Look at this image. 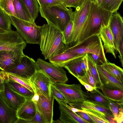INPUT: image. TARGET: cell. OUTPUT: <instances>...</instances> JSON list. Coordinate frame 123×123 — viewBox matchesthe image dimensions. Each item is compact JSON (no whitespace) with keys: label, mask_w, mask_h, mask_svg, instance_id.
<instances>
[{"label":"cell","mask_w":123,"mask_h":123,"mask_svg":"<svg viewBox=\"0 0 123 123\" xmlns=\"http://www.w3.org/2000/svg\"><path fill=\"white\" fill-rule=\"evenodd\" d=\"M37 69L44 71L55 82L66 83L68 80L64 69L42 59L38 58L36 61Z\"/></svg>","instance_id":"7c38bea8"},{"label":"cell","mask_w":123,"mask_h":123,"mask_svg":"<svg viewBox=\"0 0 123 123\" xmlns=\"http://www.w3.org/2000/svg\"><path fill=\"white\" fill-rule=\"evenodd\" d=\"M51 94L56 100L67 103L63 95L52 84L51 86Z\"/></svg>","instance_id":"f35d334b"},{"label":"cell","mask_w":123,"mask_h":123,"mask_svg":"<svg viewBox=\"0 0 123 123\" xmlns=\"http://www.w3.org/2000/svg\"><path fill=\"white\" fill-rule=\"evenodd\" d=\"M5 31L3 29H2L0 28V32H4L5 31Z\"/></svg>","instance_id":"f5cc1de1"},{"label":"cell","mask_w":123,"mask_h":123,"mask_svg":"<svg viewBox=\"0 0 123 123\" xmlns=\"http://www.w3.org/2000/svg\"><path fill=\"white\" fill-rule=\"evenodd\" d=\"M119 50V55L118 56L122 63V66H123V40L122 41L121 43L120 47Z\"/></svg>","instance_id":"c3c4849f"},{"label":"cell","mask_w":123,"mask_h":123,"mask_svg":"<svg viewBox=\"0 0 123 123\" xmlns=\"http://www.w3.org/2000/svg\"><path fill=\"white\" fill-rule=\"evenodd\" d=\"M64 51L79 55L95 54L99 56L103 64L108 62L99 35H92L75 45L65 48Z\"/></svg>","instance_id":"277c9868"},{"label":"cell","mask_w":123,"mask_h":123,"mask_svg":"<svg viewBox=\"0 0 123 123\" xmlns=\"http://www.w3.org/2000/svg\"><path fill=\"white\" fill-rule=\"evenodd\" d=\"M108 25L114 39L116 50L120 54V47L123 40V17L117 12L112 13Z\"/></svg>","instance_id":"4fadbf2b"},{"label":"cell","mask_w":123,"mask_h":123,"mask_svg":"<svg viewBox=\"0 0 123 123\" xmlns=\"http://www.w3.org/2000/svg\"><path fill=\"white\" fill-rule=\"evenodd\" d=\"M101 66L111 75L123 83V70L122 68L114 63L108 62Z\"/></svg>","instance_id":"484cf974"},{"label":"cell","mask_w":123,"mask_h":123,"mask_svg":"<svg viewBox=\"0 0 123 123\" xmlns=\"http://www.w3.org/2000/svg\"><path fill=\"white\" fill-rule=\"evenodd\" d=\"M91 0H82L79 5L72 11L71 20L73 22L72 31L67 44L69 47L76 44L82 32L86 19Z\"/></svg>","instance_id":"5b68a950"},{"label":"cell","mask_w":123,"mask_h":123,"mask_svg":"<svg viewBox=\"0 0 123 123\" xmlns=\"http://www.w3.org/2000/svg\"><path fill=\"white\" fill-rule=\"evenodd\" d=\"M6 77V72L2 71H0V92L4 90L5 81Z\"/></svg>","instance_id":"7bdbcfd3"},{"label":"cell","mask_w":123,"mask_h":123,"mask_svg":"<svg viewBox=\"0 0 123 123\" xmlns=\"http://www.w3.org/2000/svg\"><path fill=\"white\" fill-rule=\"evenodd\" d=\"M37 111L35 102L32 99H26L25 101L17 111V118L30 121L35 117Z\"/></svg>","instance_id":"ac0fdd59"},{"label":"cell","mask_w":123,"mask_h":123,"mask_svg":"<svg viewBox=\"0 0 123 123\" xmlns=\"http://www.w3.org/2000/svg\"><path fill=\"white\" fill-rule=\"evenodd\" d=\"M99 78L102 86L110 89L123 90V83L110 74L101 66L96 64Z\"/></svg>","instance_id":"2e32d148"},{"label":"cell","mask_w":123,"mask_h":123,"mask_svg":"<svg viewBox=\"0 0 123 123\" xmlns=\"http://www.w3.org/2000/svg\"><path fill=\"white\" fill-rule=\"evenodd\" d=\"M35 21L38 16L39 6L37 0H21Z\"/></svg>","instance_id":"f546056e"},{"label":"cell","mask_w":123,"mask_h":123,"mask_svg":"<svg viewBox=\"0 0 123 123\" xmlns=\"http://www.w3.org/2000/svg\"><path fill=\"white\" fill-rule=\"evenodd\" d=\"M52 84L63 95L67 103L83 102L86 101L80 84L69 85L55 82Z\"/></svg>","instance_id":"30bf717a"},{"label":"cell","mask_w":123,"mask_h":123,"mask_svg":"<svg viewBox=\"0 0 123 123\" xmlns=\"http://www.w3.org/2000/svg\"><path fill=\"white\" fill-rule=\"evenodd\" d=\"M40 49L45 60L49 59L64 51L65 44L62 32L48 23L41 26Z\"/></svg>","instance_id":"7a4b0ae2"},{"label":"cell","mask_w":123,"mask_h":123,"mask_svg":"<svg viewBox=\"0 0 123 123\" xmlns=\"http://www.w3.org/2000/svg\"><path fill=\"white\" fill-rule=\"evenodd\" d=\"M112 13L98 6L97 0H91L87 16L77 44L92 35H99L101 30L108 25Z\"/></svg>","instance_id":"6da1fadb"},{"label":"cell","mask_w":123,"mask_h":123,"mask_svg":"<svg viewBox=\"0 0 123 123\" xmlns=\"http://www.w3.org/2000/svg\"><path fill=\"white\" fill-rule=\"evenodd\" d=\"M35 93L32 99L35 102L37 110L46 123H52L53 120V103L55 99L54 96L51 94L50 99H48L40 92L35 89Z\"/></svg>","instance_id":"ba28073f"},{"label":"cell","mask_w":123,"mask_h":123,"mask_svg":"<svg viewBox=\"0 0 123 123\" xmlns=\"http://www.w3.org/2000/svg\"><path fill=\"white\" fill-rule=\"evenodd\" d=\"M15 123H46L42 117L37 109L36 114L31 120L28 121L17 118Z\"/></svg>","instance_id":"8d00e7d4"},{"label":"cell","mask_w":123,"mask_h":123,"mask_svg":"<svg viewBox=\"0 0 123 123\" xmlns=\"http://www.w3.org/2000/svg\"><path fill=\"white\" fill-rule=\"evenodd\" d=\"M60 112V120L62 123H87L68 107L67 103L56 100Z\"/></svg>","instance_id":"e0dca14e"},{"label":"cell","mask_w":123,"mask_h":123,"mask_svg":"<svg viewBox=\"0 0 123 123\" xmlns=\"http://www.w3.org/2000/svg\"><path fill=\"white\" fill-rule=\"evenodd\" d=\"M72 9H68L63 4L49 6H40L41 16L48 23L58 29L62 32L71 20Z\"/></svg>","instance_id":"3957f363"},{"label":"cell","mask_w":123,"mask_h":123,"mask_svg":"<svg viewBox=\"0 0 123 123\" xmlns=\"http://www.w3.org/2000/svg\"><path fill=\"white\" fill-rule=\"evenodd\" d=\"M97 0L98 6H100L102 0Z\"/></svg>","instance_id":"816d5d0a"},{"label":"cell","mask_w":123,"mask_h":123,"mask_svg":"<svg viewBox=\"0 0 123 123\" xmlns=\"http://www.w3.org/2000/svg\"><path fill=\"white\" fill-rule=\"evenodd\" d=\"M123 0H102L100 6L112 13L117 12Z\"/></svg>","instance_id":"1f68e13d"},{"label":"cell","mask_w":123,"mask_h":123,"mask_svg":"<svg viewBox=\"0 0 123 123\" xmlns=\"http://www.w3.org/2000/svg\"><path fill=\"white\" fill-rule=\"evenodd\" d=\"M104 96L113 101L123 103V90L117 89L111 90L102 86L101 89Z\"/></svg>","instance_id":"83f0119b"},{"label":"cell","mask_w":123,"mask_h":123,"mask_svg":"<svg viewBox=\"0 0 123 123\" xmlns=\"http://www.w3.org/2000/svg\"><path fill=\"white\" fill-rule=\"evenodd\" d=\"M80 55L64 51L50 58L49 60L50 63L62 68L64 67L65 64L69 60Z\"/></svg>","instance_id":"d4e9b609"},{"label":"cell","mask_w":123,"mask_h":123,"mask_svg":"<svg viewBox=\"0 0 123 123\" xmlns=\"http://www.w3.org/2000/svg\"><path fill=\"white\" fill-rule=\"evenodd\" d=\"M87 114L94 120L95 123H109L104 117L95 114Z\"/></svg>","instance_id":"b9f144b4"},{"label":"cell","mask_w":123,"mask_h":123,"mask_svg":"<svg viewBox=\"0 0 123 123\" xmlns=\"http://www.w3.org/2000/svg\"><path fill=\"white\" fill-rule=\"evenodd\" d=\"M0 7L9 15L17 17L12 0H0Z\"/></svg>","instance_id":"e575fe53"},{"label":"cell","mask_w":123,"mask_h":123,"mask_svg":"<svg viewBox=\"0 0 123 123\" xmlns=\"http://www.w3.org/2000/svg\"><path fill=\"white\" fill-rule=\"evenodd\" d=\"M81 108L92 109L102 112L105 114L113 116L110 108L104 105L87 101L81 103L80 109Z\"/></svg>","instance_id":"f1b7e54d"},{"label":"cell","mask_w":123,"mask_h":123,"mask_svg":"<svg viewBox=\"0 0 123 123\" xmlns=\"http://www.w3.org/2000/svg\"><path fill=\"white\" fill-rule=\"evenodd\" d=\"M62 2L64 0H60Z\"/></svg>","instance_id":"db71d44e"},{"label":"cell","mask_w":123,"mask_h":123,"mask_svg":"<svg viewBox=\"0 0 123 123\" xmlns=\"http://www.w3.org/2000/svg\"><path fill=\"white\" fill-rule=\"evenodd\" d=\"M80 83L85 87L86 89L88 91L91 92L93 90L96 89V87H93L84 82L79 78H76Z\"/></svg>","instance_id":"bcb514c9"},{"label":"cell","mask_w":123,"mask_h":123,"mask_svg":"<svg viewBox=\"0 0 123 123\" xmlns=\"http://www.w3.org/2000/svg\"><path fill=\"white\" fill-rule=\"evenodd\" d=\"M105 118L109 123H116L114 120V117L113 116L111 115L105 114L104 116Z\"/></svg>","instance_id":"681fc988"},{"label":"cell","mask_w":123,"mask_h":123,"mask_svg":"<svg viewBox=\"0 0 123 123\" xmlns=\"http://www.w3.org/2000/svg\"><path fill=\"white\" fill-rule=\"evenodd\" d=\"M9 15L0 7V28L5 31L12 30Z\"/></svg>","instance_id":"836d02e7"},{"label":"cell","mask_w":123,"mask_h":123,"mask_svg":"<svg viewBox=\"0 0 123 123\" xmlns=\"http://www.w3.org/2000/svg\"><path fill=\"white\" fill-rule=\"evenodd\" d=\"M123 103L113 101L109 100L108 105L115 117L119 118L123 116Z\"/></svg>","instance_id":"d6a6232c"},{"label":"cell","mask_w":123,"mask_h":123,"mask_svg":"<svg viewBox=\"0 0 123 123\" xmlns=\"http://www.w3.org/2000/svg\"><path fill=\"white\" fill-rule=\"evenodd\" d=\"M26 43L17 31L12 30L0 32V51H14L22 56Z\"/></svg>","instance_id":"52a82bcc"},{"label":"cell","mask_w":123,"mask_h":123,"mask_svg":"<svg viewBox=\"0 0 123 123\" xmlns=\"http://www.w3.org/2000/svg\"><path fill=\"white\" fill-rule=\"evenodd\" d=\"M86 54L88 69L94 80L96 86L98 89H101L102 86L97 70L96 63L90 54Z\"/></svg>","instance_id":"4316f807"},{"label":"cell","mask_w":123,"mask_h":123,"mask_svg":"<svg viewBox=\"0 0 123 123\" xmlns=\"http://www.w3.org/2000/svg\"><path fill=\"white\" fill-rule=\"evenodd\" d=\"M73 24V22L71 20L64 30L62 32L63 42L65 45H67V44L68 39L72 31Z\"/></svg>","instance_id":"d590c367"},{"label":"cell","mask_w":123,"mask_h":123,"mask_svg":"<svg viewBox=\"0 0 123 123\" xmlns=\"http://www.w3.org/2000/svg\"><path fill=\"white\" fill-rule=\"evenodd\" d=\"M37 69L36 62L32 58L25 55L22 56L18 64L5 72L30 79Z\"/></svg>","instance_id":"8fae6325"},{"label":"cell","mask_w":123,"mask_h":123,"mask_svg":"<svg viewBox=\"0 0 123 123\" xmlns=\"http://www.w3.org/2000/svg\"><path fill=\"white\" fill-rule=\"evenodd\" d=\"M85 55H80L69 60L65 64L64 67L75 77L83 75L85 73L81 64L82 58Z\"/></svg>","instance_id":"44dd1931"},{"label":"cell","mask_w":123,"mask_h":123,"mask_svg":"<svg viewBox=\"0 0 123 123\" xmlns=\"http://www.w3.org/2000/svg\"><path fill=\"white\" fill-rule=\"evenodd\" d=\"M75 77L79 78L84 82L92 86L96 87L94 80L89 69L83 75Z\"/></svg>","instance_id":"74e56055"},{"label":"cell","mask_w":123,"mask_h":123,"mask_svg":"<svg viewBox=\"0 0 123 123\" xmlns=\"http://www.w3.org/2000/svg\"><path fill=\"white\" fill-rule=\"evenodd\" d=\"M76 113L80 117L89 123H95L94 120L87 113L82 112H76Z\"/></svg>","instance_id":"ee69618b"},{"label":"cell","mask_w":123,"mask_h":123,"mask_svg":"<svg viewBox=\"0 0 123 123\" xmlns=\"http://www.w3.org/2000/svg\"><path fill=\"white\" fill-rule=\"evenodd\" d=\"M40 6H49L63 3L60 0H37Z\"/></svg>","instance_id":"ab89813d"},{"label":"cell","mask_w":123,"mask_h":123,"mask_svg":"<svg viewBox=\"0 0 123 123\" xmlns=\"http://www.w3.org/2000/svg\"><path fill=\"white\" fill-rule=\"evenodd\" d=\"M9 16L12 24L26 43L39 45L41 26L37 25L35 22L26 21L13 16Z\"/></svg>","instance_id":"8992f818"},{"label":"cell","mask_w":123,"mask_h":123,"mask_svg":"<svg viewBox=\"0 0 123 123\" xmlns=\"http://www.w3.org/2000/svg\"><path fill=\"white\" fill-rule=\"evenodd\" d=\"M17 111L6 103L0 95V123H15Z\"/></svg>","instance_id":"ffe728a7"},{"label":"cell","mask_w":123,"mask_h":123,"mask_svg":"<svg viewBox=\"0 0 123 123\" xmlns=\"http://www.w3.org/2000/svg\"><path fill=\"white\" fill-rule=\"evenodd\" d=\"M82 92L86 101L108 107L109 99L98 89H94L90 92H86L82 90Z\"/></svg>","instance_id":"7402d4cb"},{"label":"cell","mask_w":123,"mask_h":123,"mask_svg":"<svg viewBox=\"0 0 123 123\" xmlns=\"http://www.w3.org/2000/svg\"><path fill=\"white\" fill-rule=\"evenodd\" d=\"M23 56L13 51H0V69L6 72L16 66Z\"/></svg>","instance_id":"9a60e30c"},{"label":"cell","mask_w":123,"mask_h":123,"mask_svg":"<svg viewBox=\"0 0 123 123\" xmlns=\"http://www.w3.org/2000/svg\"><path fill=\"white\" fill-rule=\"evenodd\" d=\"M6 78L7 79L16 82L35 93V89L31 83L30 79L24 78L13 74L6 72Z\"/></svg>","instance_id":"4dcf8cb0"},{"label":"cell","mask_w":123,"mask_h":123,"mask_svg":"<svg viewBox=\"0 0 123 123\" xmlns=\"http://www.w3.org/2000/svg\"><path fill=\"white\" fill-rule=\"evenodd\" d=\"M82 0H64L62 3L67 7L75 8L80 4Z\"/></svg>","instance_id":"60d3db41"},{"label":"cell","mask_w":123,"mask_h":123,"mask_svg":"<svg viewBox=\"0 0 123 123\" xmlns=\"http://www.w3.org/2000/svg\"><path fill=\"white\" fill-rule=\"evenodd\" d=\"M30 79L35 89L38 90L48 99H50L51 86L56 82L41 69L36 70Z\"/></svg>","instance_id":"9c48e42d"},{"label":"cell","mask_w":123,"mask_h":123,"mask_svg":"<svg viewBox=\"0 0 123 123\" xmlns=\"http://www.w3.org/2000/svg\"><path fill=\"white\" fill-rule=\"evenodd\" d=\"M17 17L20 19L35 23L21 0H12Z\"/></svg>","instance_id":"cb8c5ba5"},{"label":"cell","mask_w":123,"mask_h":123,"mask_svg":"<svg viewBox=\"0 0 123 123\" xmlns=\"http://www.w3.org/2000/svg\"><path fill=\"white\" fill-rule=\"evenodd\" d=\"M0 95L10 107L17 111L25 101V98L11 89L5 81L4 90Z\"/></svg>","instance_id":"5bb4252c"},{"label":"cell","mask_w":123,"mask_h":123,"mask_svg":"<svg viewBox=\"0 0 123 123\" xmlns=\"http://www.w3.org/2000/svg\"><path fill=\"white\" fill-rule=\"evenodd\" d=\"M81 65L82 69L85 73L88 69L87 57L86 54L82 58Z\"/></svg>","instance_id":"f6af8a7d"},{"label":"cell","mask_w":123,"mask_h":123,"mask_svg":"<svg viewBox=\"0 0 123 123\" xmlns=\"http://www.w3.org/2000/svg\"><path fill=\"white\" fill-rule=\"evenodd\" d=\"M96 64L101 66L103 64L99 56L97 55L93 54H90Z\"/></svg>","instance_id":"7dc6e473"},{"label":"cell","mask_w":123,"mask_h":123,"mask_svg":"<svg viewBox=\"0 0 123 123\" xmlns=\"http://www.w3.org/2000/svg\"><path fill=\"white\" fill-rule=\"evenodd\" d=\"M99 35L103 43V47L107 53L111 54L116 59V48L114 39L109 25L103 28L100 32Z\"/></svg>","instance_id":"d6986e66"},{"label":"cell","mask_w":123,"mask_h":123,"mask_svg":"<svg viewBox=\"0 0 123 123\" xmlns=\"http://www.w3.org/2000/svg\"><path fill=\"white\" fill-rule=\"evenodd\" d=\"M5 81L11 89L26 99H32L35 95L34 92L16 82L8 80L6 78Z\"/></svg>","instance_id":"603a6c76"},{"label":"cell","mask_w":123,"mask_h":123,"mask_svg":"<svg viewBox=\"0 0 123 123\" xmlns=\"http://www.w3.org/2000/svg\"><path fill=\"white\" fill-rule=\"evenodd\" d=\"M62 123V122L59 119H57L56 120H53L52 123Z\"/></svg>","instance_id":"f907efd6"}]
</instances>
